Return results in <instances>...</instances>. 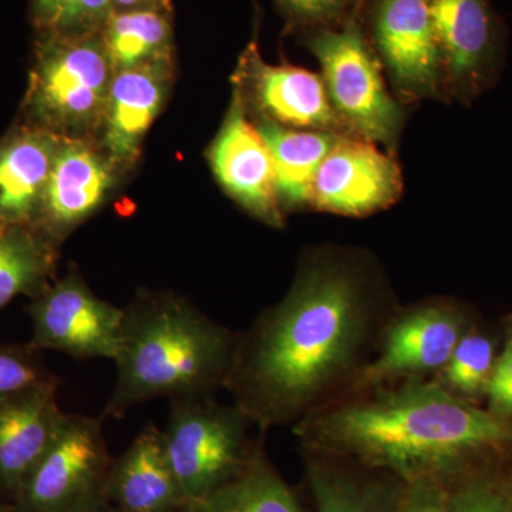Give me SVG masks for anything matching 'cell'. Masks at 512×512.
<instances>
[{
    "label": "cell",
    "mask_w": 512,
    "mask_h": 512,
    "mask_svg": "<svg viewBox=\"0 0 512 512\" xmlns=\"http://www.w3.org/2000/svg\"><path fill=\"white\" fill-rule=\"evenodd\" d=\"M400 305L372 252L306 249L285 295L241 330L225 390L262 433L293 427L352 392Z\"/></svg>",
    "instance_id": "obj_1"
},
{
    "label": "cell",
    "mask_w": 512,
    "mask_h": 512,
    "mask_svg": "<svg viewBox=\"0 0 512 512\" xmlns=\"http://www.w3.org/2000/svg\"><path fill=\"white\" fill-rule=\"evenodd\" d=\"M292 431L303 450L349 458L403 483L447 488L512 471V419L457 399L433 379L350 393Z\"/></svg>",
    "instance_id": "obj_2"
},
{
    "label": "cell",
    "mask_w": 512,
    "mask_h": 512,
    "mask_svg": "<svg viewBox=\"0 0 512 512\" xmlns=\"http://www.w3.org/2000/svg\"><path fill=\"white\" fill-rule=\"evenodd\" d=\"M241 330L173 291L140 289L123 308L117 379L101 419L156 399L215 397L225 389Z\"/></svg>",
    "instance_id": "obj_3"
},
{
    "label": "cell",
    "mask_w": 512,
    "mask_h": 512,
    "mask_svg": "<svg viewBox=\"0 0 512 512\" xmlns=\"http://www.w3.org/2000/svg\"><path fill=\"white\" fill-rule=\"evenodd\" d=\"M113 79L100 33L36 36L19 120L60 138L96 140Z\"/></svg>",
    "instance_id": "obj_4"
},
{
    "label": "cell",
    "mask_w": 512,
    "mask_h": 512,
    "mask_svg": "<svg viewBox=\"0 0 512 512\" xmlns=\"http://www.w3.org/2000/svg\"><path fill=\"white\" fill-rule=\"evenodd\" d=\"M252 429L255 424L234 403L222 404L215 397L171 400L163 437L185 507L247 468L265 436H252Z\"/></svg>",
    "instance_id": "obj_5"
},
{
    "label": "cell",
    "mask_w": 512,
    "mask_h": 512,
    "mask_svg": "<svg viewBox=\"0 0 512 512\" xmlns=\"http://www.w3.org/2000/svg\"><path fill=\"white\" fill-rule=\"evenodd\" d=\"M305 45L322 69L330 104L352 136L396 148L406 113L384 83L383 66L356 16L309 32Z\"/></svg>",
    "instance_id": "obj_6"
},
{
    "label": "cell",
    "mask_w": 512,
    "mask_h": 512,
    "mask_svg": "<svg viewBox=\"0 0 512 512\" xmlns=\"http://www.w3.org/2000/svg\"><path fill=\"white\" fill-rule=\"evenodd\" d=\"M103 419L64 414L52 446L12 503L13 512H103L111 467Z\"/></svg>",
    "instance_id": "obj_7"
},
{
    "label": "cell",
    "mask_w": 512,
    "mask_h": 512,
    "mask_svg": "<svg viewBox=\"0 0 512 512\" xmlns=\"http://www.w3.org/2000/svg\"><path fill=\"white\" fill-rule=\"evenodd\" d=\"M474 326L466 306L448 296L400 305L383 330L375 357L350 393L431 379L446 366L458 342Z\"/></svg>",
    "instance_id": "obj_8"
},
{
    "label": "cell",
    "mask_w": 512,
    "mask_h": 512,
    "mask_svg": "<svg viewBox=\"0 0 512 512\" xmlns=\"http://www.w3.org/2000/svg\"><path fill=\"white\" fill-rule=\"evenodd\" d=\"M32 343L73 359L114 360L120 346L123 308L92 291L79 269L55 279L28 306Z\"/></svg>",
    "instance_id": "obj_9"
},
{
    "label": "cell",
    "mask_w": 512,
    "mask_h": 512,
    "mask_svg": "<svg viewBox=\"0 0 512 512\" xmlns=\"http://www.w3.org/2000/svg\"><path fill=\"white\" fill-rule=\"evenodd\" d=\"M443 64L444 93L471 103L503 67L505 29L491 0H426Z\"/></svg>",
    "instance_id": "obj_10"
},
{
    "label": "cell",
    "mask_w": 512,
    "mask_h": 512,
    "mask_svg": "<svg viewBox=\"0 0 512 512\" xmlns=\"http://www.w3.org/2000/svg\"><path fill=\"white\" fill-rule=\"evenodd\" d=\"M369 40L406 100L444 96L443 64L426 0H372Z\"/></svg>",
    "instance_id": "obj_11"
},
{
    "label": "cell",
    "mask_w": 512,
    "mask_h": 512,
    "mask_svg": "<svg viewBox=\"0 0 512 512\" xmlns=\"http://www.w3.org/2000/svg\"><path fill=\"white\" fill-rule=\"evenodd\" d=\"M123 173L94 138H60L32 228L59 249L106 204Z\"/></svg>",
    "instance_id": "obj_12"
},
{
    "label": "cell",
    "mask_w": 512,
    "mask_h": 512,
    "mask_svg": "<svg viewBox=\"0 0 512 512\" xmlns=\"http://www.w3.org/2000/svg\"><path fill=\"white\" fill-rule=\"evenodd\" d=\"M234 82L251 116L299 130L352 136L333 110L322 76L298 66L266 63L255 43L239 57Z\"/></svg>",
    "instance_id": "obj_13"
},
{
    "label": "cell",
    "mask_w": 512,
    "mask_h": 512,
    "mask_svg": "<svg viewBox=\"0 0 512 512\" xmlns=\"http://www.w3.org/2000/svg\"><path fill=\"white\" fill-rule=\"evenodd\" d=\"M208 160L222 190L242 210L268 227H285L271 151L237 89L224 123L212 141Z\"/></svg>",
    "instance_id": "obj_14"
},
{
    "label": "cell",
    "mask_w": 512,
    "mask_h": 512,
    "mask_svg": "<svg viewBox=\"0 0 512 512\" xmlns=\"http://www.w3.org/2000/svg\"><path fill=\"white\" fill-rule=\"evenodd\" d=\"M402 192V170L392 156L363 138L343 136L320 164L311 207L343 217H367L389 208Z\"/></svg>",
    "instance_id": "obj_15"
},
{
    "label": "cell",
    "mask_w": 512,
    "mask_h": 512,
    "mask_svg": "<svg viewBox=\"0 0 512 512\" xmlns=\"http://www.w3.org/2000/svg\"><path fill=\"white\" fill-rule=\"evenodd\" d=\"M174 77V57L114 73L97 143L121 170L140 158L148 130L163 109Z\"/></svg>",
    "instance_id": "obj_16"
},
{
    "label": "cell",
    "mask_w": 512,
    "mask_h": 512,
    "mask_svg": "<svg viewBox=\"0 0 512 512\" xmlns=\"http://www.w3.org/2000/svg\"><path fill=\"white\" fill-rule=\"evenodd\" d=\"M59 383L39 384L0 403V500L10 503L59 433Z\"/></svg>",
    "instance_id": "obj_17"
},
{
    "label": "cell",
    "mask_w": 512,
    "mask_h": 512,
    "mask_svg": "<svg viewBox=\"0 0 512 512\" xmlns=\"http://www.w3.org/2000/svg\"><path fill=\"white\" fill-rule=\"evenodd\" d=\"M299 450L316 512H400L406 483L399 478L349 458Z\"/></svg>",
    "instance_id": "obj_18"
},
{
    "label": "cell",
    "mask_w": 512,
    "mask_h": 512,
    "mask_svg": "<svg viewBox=\"0 0 512 512\" xmlns=\"http://www.w3.org/2000/svg\"><path fill=\"white\" fill-rule=\"evenodd\" d=\"M107 498L121 512H183L180 485L165 450L163 430L148 423L130 447L111 460Z\"/></svg>",
    "instance_id": "obj_19"
},
{
    "label": "cell",
    "mask_w": 512,
    "mask_h": 512,
    "mask_svg": "<svg viewBox=\"0 0 512 512\" xmlns=\"http://www.w3.org/2000/svg\"><path fill=\"white\" fill-rule=\"evenodd\" d=\"M60 137L19 120L0 140V225L33 227Z\"/></svg>",
    "instance_id": "obj_20"
},
{
    "label": "cell",
    "mask_w": 512,
    "mask_h": 512,
    "mask_svg": "<svg viewBox=\"0 0 512 512\" xmlns=\"http://www.w3.org/2000/svg\"><path fill=\"white\" fill-rule=\"evenodd\" d=\"M251 119L271 151L284 214L311 207L313 180L320 164L346 134L279 126L258 116Z\"/></svg>",
    "instance_id": "obj_21"
},
{
    "label": "cell",
    "mask_w": 512,
    "mask_h": 512,
    "mask_svg": "<svg viewBox=\"0 0 512 512\" xmlns=\"http://www.w3.org/2000/svg\"><path fill=\"white\" fill-rule=\"evenodd\" d=\"M183 512H305L301 498L266 457L264 440L247 468Z\"/></svg>",
    "instance_id": "obj_22"
},
{
    "label": "cell",
    "mask_w": 512,
    "mask_h": 512,
    "mask_svg": "<svg viewBox=\"0 0 512 512\" xmlns=\"http://www.w3.org/2000/svg\"><path fill=\"white\" fill-rule=\"evenodd\" d=\"M100 35L114 73L174 57L171 9L113 12Z\"/></svg>",
    "instance_id": "obj_23"
},
{
    "label": "cell",
    "mask_w": 512,
    "mask_h": 512,
    "mask_svg": "<svg viewBox=\"0 0 512 512\" xmlns=\"http://www.w3.org/2000/svg\"><path fill=\"white\" fill-rule=\"evenodd\" d=\"M59 249L32 227L0 225V311L19 296L35 299L56 279Z\"/></svg>",
    "instance_id": "obj_24"
},
{
    "label": "cell",
    "mask_w": 512,
    "mask_h": 512,
    "mask_svg": "<svg viewBox=\"0 0 512 512\" xmlns=\"http://www.w3.org/2000/svg\"><path fill=\"white\" fill-rule=\"evenodd\" d=\"M497 356L495 340L474 326L458 342L446 366L431 379L457 399L478 406L487 394Z\"/></svg>",
    "instance_id": "obj_25"
},
{
    "label": "cell",
    "mask_w": 512,
    "mask_h": 512,
    "mask_svg": "<svg viewBox=\"0 0 512 512\" xmlns=\"http://www.w3.org/2000/svg\"><path fill=\"white\" fill-rule=\"evenodd\" d=\"M113 10V0H29L30 22L42 37L97 35Z\"/></svg>",
    "instance_id": "obj_26"
},
{
    "label": "cell",
    "mask_w": 512,
    "mask_h": 512,
    "mask_svg": "<svg viewBox=\"0 0 512 512\" xmlns=\"http://www.w3.org/2000/svg\"><path fill=\"white\" fill-rule=\"evenodd\" d=\"M511 473L477 474L448 485L447 512H512L508 487Z\"/></svg>",
    "instance_id": "obj_27"
},
{
    "label": "cell",
    "mask_w": 512,
    "mask_h": 512,
    "mask_svg": "<svg viewBox=\"0 0 512 512\" xmlns=\"http://www.w3.org/2000/svg\"><path fill=\"white\" fill-rule=\"evenodd\" d=\"M47 383H59V380L47 369L40 350L32 343H0V403L30 387Z\"/></svg>",
    "instance_id": "obj_28"
},
{
    "label": "cell",
    "mask_w": 512,
    "mask_h": 512,
    "mask_svg": "<svg viewBox=\"0 0 512 512\" xmlns=\"http://www.w3.org/2000/svg\"><path fill=\"white\" fill-rule=\"evenodd\" d=\"M362 0H275L293 29L309 33L335 29L355 16Z\"/></svg>",
    "instance_id": "obj_29"
},
{
    "label": "cell",
    "mask_w": 512,
    "mask_h": 512,
    "mask_svg": "<svg viewBox=\"0 0 512 512\" xmlns=\"http://www.w3.org/2000/svg\"><path fill=\"white\" fill-rule=\"evenodd\" d=\"M485 400L490 412L512 419V323L505 329L503 350L498 353Z\"/></svg>",
    "instance_id": "obj_30"
},
{
    "label": "cell",
    "mask_w": 512,
    "mask_h": 512,
    "mask_svg": "<svg viewBox=\"0 0 512 512\" xmlns=\"http://www.w3.org/2000/svg\"><path fill=\"white\" fill-rule=\"evenodd\" d=\"M426 512H447L446 488L434 481L426 484Z\"/></svg>",
    "instance_id": "obj_31"
},
{
    "label": "cell",
    "mask_w": 512,
    "mask_h": 512,
    "mask_svg": "<svg viewBox=\"0 0 512 512\" xmlns=\"http://www.w3.org/2000/svg\"><path fill=\"white\" fill-rule=\"evenodd\" d=\"M113 12L138 9H171V0H113Z\"/></svg>",
    "instance_id": "obj_32"
},
{
    "label": "cell",
    "mask_w": 512,
    "mask_h": 512,
    "mask_svg": "<svg viewBox=\"0 0 512 512\" xmlns=\"http://www.w3.org/2000/svg\"><path fill=\"white\" fill-rule=\"evenodd\" d=\"M0 512H9V508L6 507L5 504H3L2 500H0Z\"/></svg>",
    "instance_id": "obj_33"
},
{
    "label": "cell",
    "mask_w": 512,
    "mask_h": 512,
    "mask_svg": "<svg viewBox=\"0 0 512 512\" xmlns=\"http://www.w3.org/2000/svg\"><path fill=\"white\" fill-rule=\"evenodd\" d=\"M508 487H510V500H511V510H512V473L510 476V484H508Z\"/></svg>",
    "instance_id": "obj_34"
},
{
    "label": "cell",
    "mask_w": 512,
    "mask_h": 512,
    "mask_svg": "<svg viewBox=\"0 0 512 512\" xmlns=\"http://www.w3.org/2000/svg\"><path fill=\"white\" fill-rule=\"evenodd\" d=\"M103 512H121V511L116 510V508L109 507V508H106V510H104Z\"/></svg>",
    "instance_id": "obj_35"
}]
</instances>
